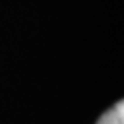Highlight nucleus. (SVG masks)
Returning <instances> with one entry per match:
<instances>
[{
    "instance_id": "1",
    "label": "nucleus",
    "mask_w": 124,
    "mask_h": 124,
    "mask_svg": "<svg viewBox=\"0 0 124 124\" xmlns=\"http://www.w3.org/2000/svg\"><path fill=\"white\" fill-rule=\"evenodd\" d=\"M97 124H124V101H118L111 110L103 113Z\"/></svg>"
}]
</instances>
